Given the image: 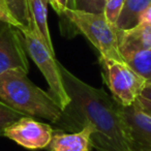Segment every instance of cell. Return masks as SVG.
<instances>
[{
    "label": "cell",
    "instance_id": "obj_1",
    "mask_svg": "<svg viewBox=\"0 0 151 151\" xmlns=\"http://www.w3.org/2000/svg\"><path fill=\"white\" fill-rule=\"evenodd\" d=\"M64 87L70 97L59 126L78 132L92 128L91 144L96 151H132L119 104L103 88H95L77 78L60 63Z\"/></svg>",
    "mask_w": 151,
    "mask_h": 151
},
{
    "label": "cell",
    "instance_id": "obj_2",
    "mask_svg": "<svg viewBox=\"0 0 151 151\" xmlns=\"http://www.w3.org/2000/svg\"><path fill=\"white\" fill-rule=\"evenodd\" d=\"M0 99L24 115L46 119L58 126L64 117L52 95L33 84L21 69L0 75Z\"/></svg>",
    "mask_w": 151,
    "mask_h": 151
},
{
    "label": "cell",
    "instance_id": "obj_3",
    "mask_svg": "<svg viewBox=\"0 0 151 151\" xmlns=\"http://www.w3.org/2000/svg\"><path fill=\"white\" fill-rule=\"evenodd\" d=\"M66 21L73 29L84 34L96 48L99 55L114 60L125 62L118 49L117 27L107 21L104 13L66 9L62 23Z\"/></svg>",
    "mask_w": 151,
    "mask_h": 151
},
{
    "label": "cell",
    "instance_id": "obj_4",
    "mask_svg": "<svg viewBox=\"0 0 151 151\" xmlns=\"http://www.w3.org/2000/svg\"><path fill=\"white\" fill-rule=\"evenodd\" d=\"M21 32L24 37L26 52L46 79L49 85V93L62 111H64L65 108L70 104V97L64 87L60 71V63L56 60V56L50 52L40 40L33 26L28 29L21 30Z\"/></svg>",
    "mask_w": 151,
    "mask_h": 151
},
{
    "label": "cell",
    "instance_id": "obj_5",
    "mask_svg": "<svg viewBox=\"0 0 151 151\" xmlns=\"http://www.w3.org/2000/svg\"><path fill=\"white\" fill-rule=\"evenodd\" d=\"M99 65L105 83L112 97L122 107L134 105L147 81L132 70L125 62L99 55Z\"/></svg>",
    "mask_w": 151,
    "mask_h": 151
},
{
    "label": "cell",
    "instance_id": "obj_6",
    "mask_svg": "<svg viewBox=\"0 0 151 151\" xmlns=\"http://www.w3.org/2000/svg\"><path fill=\"white\" fill-rule=\"evenodd\" d=\"M13 69H21L28 73L27 52L21 30L3 23L0 26V75Z\"/></svg>",
    "mask_w": 151,
    "mask_h": 151
},
{
    "label": "cell",
    "instance_id": "obj_7",
    "mask_svg": "<svg viewBox=\"0 0 151 151\" xmlns=\"http://www.w3.org/2000/svg\"><path fill=\"white\" fill-rule=\"evenodd\" d=\"M54 128L48 123L40 122L25 116L9 125L3 136L29 150L46 149L52 140Z\"/></svg>",
    "mask_w": 151,
    "mask_h": 151
},
{
    "label": "cell",
    "instance_id": "obj_8",
    "mask_svg": "<svg viewBox=\"0 0 151 151\" xmlns=\"http://www.w3.org/2000/svg\"><path fill=\"white\" fill-rule=\"evenodd\" d=\"M119 112L127 127L132 151H151V116L134 104L129 107L119 105Z\"/></svg>",
    "mask_w": 151,
    "mask_h": 151
},
{
    "label": "cell",
    "instance_id": "obj_9",
    "mask_svg": "<svg viewBox=\"0 0 151 151\" xmlns=\"http://www.w3.org/2000/svg\"><path fill=\"white\" fill-rule=\"evenodd\" d=\"M117 36L119 53L125 62L137 53L151 48V26L149 25L138 24L126 30L118 29Z\"/></svg>",
    "mask_w": 151,
    "mask_h": 151
},
{
    "label": "cell",
    "instance_id": "obj_10",
    "mask_svg": "<svg viewBox=\"0 0 151 151\" xmlns=\"http://www.w3.org/2000/svg\"><path fill=\"white\" fill-rule=\"evenodd\" d=\"M91 134L92 128L89 125L71 132L54 129L52 140L46 149L48 151H91L93 148Z\"/></svg>",
    "mask_w": 151,
    "mask_h": 151
},
{
    "label": "cell",
    "instance_id": "obj_11",
    "mask_svg": "<svg viewBox=\"0 0 151 151\" xmlns=\"http://www.w3.org/2000/svg\"><path fill=\"white\" fill-rule=\"evenodd\" d=\"M27 2L32 26L36 30L40 40L44 42L47 48L52 54L55 55L54 45L51 38L48 24V9H47L48 3L46 0H27Z\"/></svg>",
    "mask_w": 151,
    "mask_h": 151
},
{
    "label": "cell",
    "instance_id": "obj_12",
    "mask_svg": "<svg viewBox=\"0 0 151 151\" xmlns=\"http://www.w3.org/2000/svg\"><path fill=\"white\" fill-rule=\"evenodd\" d=\"M151 5V0H124L123 9L115 26L118 29L126 30L139 24L140 16Z\"/></svg>",
    "mask_w": 151,
    "mask_h": 151
},
{
    "label": "cell",
    "instance_id": "obj_13",
    "mask_svg": "<svg viewBox=\"0 0 151 151\" xmlns=\"http://www.w3.org/2000/svg\"><path fill=\"white\" fill-rule=\"evenodd\" d=\"M4 3L20 30L31 27V17L27 0H4Z\"/></svg>",
    "mask_w": 151,
    "mask_h": 151
},
{
    "label": "cell",
    "instance_id": "obj_14",
    "mask_svg": "<svg viewBox=\"0 0 151 151\" xmlns=\"http://www.w3.org/2000/svg\"><path fill=\"white\" fill-rule=\"evenodd\" d=\"M125 63L147 82L151 83V48L134 54Z\"/></svg>",
    "mask_w": 151,
    "mask_h": 151
},
{
    "label": "cell",
    "instance_id": "obj_15",
    "mask_svg": "<svg viewBox=\"0 0 151 151\" xmlns=\"http://www.w3.org/2000/svg\"><path fill=\"white\" fill-rule=\"evenodd\" d=\"M25 116L26 115H24L23 113L18 112L17 110L11 108L4 101L0 99V136H3L4 130L9 125H12L16 121L21 119L22 117H25Z\"/></svg>",
    "mask_w": 151,
    "mask_h": 151
},
{
    "label": "cell",
    "instance_id": "obj_16",
    "mask_svg": "<svg viewBox=\"0 0 151 151\" xmlns=\"http://www.w3.org/2000/svg\"><path fill=\"white\" fill-rule=\"evenodd\" d=\"M123 5L124 0H107L106 1L104 15L111 25L115 26L118 18L121 14L122 9H123Z\"/></svg>",
    "mask_w": 151,
    "mask_h": 151
},
{
    "label": "cell",
    "instance_id": "obj_17",
    "mask_svg": "<svg viewBox=\"0 0 151 151\" xmlns=\"http://www.w3.org/2000/svg\"><path fill=\"white\" fill-rule=\"evenodd\" d=\"M76 9L91 13H104L105 0H75Z\"/></svg>",
    "mask_w": 151,
    "mask_h": 151
},
{
    "label": "cell",
    "instance_id": "obj_18",
    "mask_svg": "<svg viewBox=\"0 0 151 151\" xmlns=\"http://www.w3.org/2000/svg\"><path fill=\"white\" fill-rule=\"evenodd\" d=\"M53 9L58 14L60 19L62 20L64 17V12L68 9V0H52Z\"/></svg>",
    "mask_w": 151,
    "mask_h": 151
},
{
    "label": "cell",
    "instance_id": "obj_19",
    "mask_svg": "<svg viewBox=\"0 0 151 151\" xmlns=\"http://www.w3.org/2000/svg\"><path fill=\"white\" fill-rule=\"evenodd\" d=\"M0 21L5 22V23H9V24H11V25H14V26H16V27H18V24L16 23V21L13 19V17L11 16L9 12L7 11V9L5 7V5L1 2H0Z\"/></svg>",
    "mask_w": 151,
    "mask_h": 151
},
{
    "label": "cell",
    "instance_id": "obj_20",
    "mask_svg": "<svg viewBox=\"0 0 151 151\" xmlns=\"http://www.w3.org/2000/svg\"><path fill=\"white\" fill-rule=\"evenodd\" d=\"M134 104L141 110V111L146 113L147 115L151 116V101H147V99H143V97L139 96Z\"/></svg>",
    "mask_w": 151,
    "mask_h": 151
},
{
    "label": "cell",
    "instance_id": "obj_21",
    "mask_svg": "<svg viewBox=\"0 0 151 151\" xmlns=\"http://www.w3.org/2000/svg\"><path fill=\"white\" fill-rule=\"evenodd\" d=\"M140 96L147 99V101H151V83H148V82L146 83V85L144 86L143 90L141 91Z\"/></svg>",
    "mask_w": 151,
    "mask_h": 151
},
{
    "label": "cell",
    "instance_id": "obj_22",
    "mask_svg": "<svg viewBox=\"0 0 151 151\" xmlns=\"http://www.w3.org/2000/svg\"><path fill=\"white\" fill-rule=\"evenodd\" d=\"M68 9H76L75 0H68Z\"/></svg>",
    "mask_w": 151,
    "mask_h": 151
},
{
    "label": "cell",
    "instance_id": "obj_23",
    "mask_svg": "<svg viewBox=\"0 0 151 151\" xmlns=\"http://www.w3.org/2000/svg\"><path fill=\"white\" fill-rule=\"evenodd\" d=\"M47 1V3H48V4H50L51 6H53V1L52 0H46Z\"/></svg>",
    "mask_w": 151,
    "mask_h": 151
},
{
    "label": "cell",
    "instance_id": "obj_24",
    "mask_svg": "<svg viewBox=\"0 0 151 151\" xmlns=\"http://www.w3.org/2000/svg\"><path fill=\"white\" fill-rule=\"evenodd\" d=\"M0 2H1V3H3V4L5 5V3H4V0H0ZM5 7H6V6H5Z\"/></svg>",
    "mask_w": 151,
    "mask_h": 151
},
{
    "label": "cell",
    "instance_id": "obj_25",
    "mask_svg": "<svg viewBox=\"0 0 151 151\" xmlns=\"http://www.w3.org/2000/svg\"><path fill=\"white\" fill-rule=\"evenodd\" d=\"M3 23H5V22H2V21H0V26L2 25V24H3Z\"/></svg>",
    "mask_w": 151,
    "mask_h": 151
},
{
    "label": "cell",
    "instance_id": "obj_26",
    "mask_svg": "<svg viewBox=\"0 0 151 151\" xmlns=\"http://www.w3.org/2000/svg\"><path fill=\"white\" fill-rule=\"evenodd\" d=\"M105 1H107V0H105Z\"/></svg>",
    "mask_w": 151,
    "mask_h": 151
}]
</instances>
